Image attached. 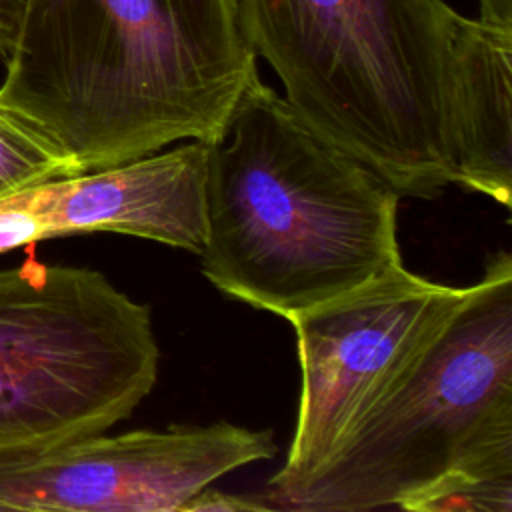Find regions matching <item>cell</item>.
<instances>
[{
	"instance_id": "cell-1",
	"label": "cell",
	"mask_w": 512,
	"mask_h": 512,
	"mask_svg": "<svg viewBox=\"0 0 512 512\" xmlns=\"http://www.w3.org/2000/svg\"><path fill=\"white\" fill-rule=\"evenodd\" d=\"M0 106L78 174L210 140L258 76L238 0H28Z\"/></svg>"
},
{
	"instance_id": "cell-2",
	"label": "cell",
	"mask_w": 512,
	"mask_h": 512,
	"mask_svg": "<svg viewBox=\"0 0 512 512\" xmlns=\"http://www.w3.org/2000/svg\"><path fill=\"white\" fill-rule=\"evenodd\" d=\"M202 274L288 322L404 266L400 194L258 76L204 142Z\"/></svg>"
},
{
	"instance_id": "cell-3",
	"label": "cell",
	"mask_w": 512,
	"mask_h": 512,
	"mask_svg": "<svg viewBox=\"0 0 512 512\" xmlns=\"http://www.w3.org/2000/svg\"><path fill=\"white\" fill-rule=\"evenodd\" d=\"M256 56L322 138L400 196L458 182L456 46L464 16L442 0H240Z\"/></svg>"
},
{
	"instance_id": "cell-4",
	"label": "cell",
	"mask_w": 512,
	"mask_h": 512,
	"mask_svg": "<svg viewBox=\"0 0 512 512\" xmlns=\"http://www.w3.org/2000/svg\"><path fill=\"white\" fill-rule=\"evenodd\" d=\"M512 466V260L484 276L344 432L272 500L300 512L400 508L444 476Z\"/></svg>"
},
{
	"instance_id": "cell-5",
	"label": "cell",
	"mask_w": 512,
	"mask_h": 512,
	"mask_svg": "<svg viewBox=\"0 0 512 512\" xmlns=\"http://www.w3.org/2000/svg\"><path fill=\"white\" fill-rule=\"evenodd\" d=\"M150 308L102 272L28 258L0 268V456L102 434L150 394Z\"/></svg>"
},
{
	"instance_id": "cell-6",
	"label": "cell",
	"mask_w": 512,
	"mask_h": 512,
	"mask_svg": "<svg viewBox=\"0 0 512 512\" xmlns=\"http://www.w3.org/2000/svg\"><path fill=\"white\" fill-rule=\"evenodd\" d=\"M466 294L468 286L438 284L400 266L290 320L300 402L286 460L270 478V506L322 464Z\"/></svg>"
},
{
	"instance_id": "cell-7",
	"label": "cell",
	"mask_w": 512,
	"mask_h": 512,
	"mask_svg": "<svg viewBox=\"0 0 512 512\" xmlns=\"http://www.w3.org/2000/svg\"><path fill=\"white\" fill-rule=\"evenodd\" d=\"M274 454L270 430L228 422L92 434L0 456V510L176 512L220 476Z\"/></svg>"
},
{
	"instance_id": "cell-8",
	"label": "cell",
	"mask_w": 512,
	"mask_h": 512,
	"mask_svg": "<svg viewBox=\"0 0 512 512\" xmlns=\"http://www.w3.org/2000/svg\"><path fill=\"white\" fill-rule=\"evenodd\" d=\"M206 146L200 140L108 168L48 180L56 238L122 232L200 254Z\"/></svg>"
},
{
	"instance_id": "cell-9",
	"label": "cell",
	"mask_w": 512,
	"mask_h": 512,
	"mask_svg": "<svg viewBox=\"0 0 512 512\" xmlns=\"http://www.w3.org/2000/svg\"><path fill=\"white\" fill-rule=\"evenodd\" d=\"M458 182L510 208L512 32L464 18L454 70Z\"/></svg>"
},
{
	"instance_id": "cell-10",
	"label": "cell",
	"mask_w": 512,
	"mask_h": 512,
	"mask_svg": "<svg viewBox=\"0 0 512 512\" xmlns=\"http://www.w3.org/2000/svg\"><path fill=\"white\" fill-rule=\"evenodd\" d=\"M74 166L26 120L0 106V198L44 180L74 176Z\"/></svg>"
},
{
	"instance_id": "cell-11",
	"label": "cell",
	"mask_w": 512,
	"mask_h": 512,
	"mask_svg": "<svg viewBox=\"0 0 512 512\" xmlns=\"http://www.w3.org/2000/svg\"><path fill=\"white\" fill-rule=\"evenodd\" d=\"M400 508L414 512H512V466L452 472Z\"/></svg>"
},
{
	"instance_id": "cell-12",
	"label": "cell",
	"mask_w": 512,
	"mask_h": 512,
	"mask_svg": "<svg viewBox=\"0 0 512 512\" xmlns=\"http://www.w3.org/2000/svg\"><path fill=\"white\" fill-rule=\"evenodd\" d=\"M270 502L252 498V496H236L224 494L220 490H212L206 486L196 496H192L182 512H240V510H270Z\"/></svg>"
},
{
	"instance_id": "cell-13",
	"label": "cell",
	"mask_w": 512,
	"mask_h": 512,
	"mask_svg": "<svg viewBox=\"0 0 512 512\" xmlns=\"http://www.w3.org/2000/svg\"><path fill=\"white\" fill-rule=\"evenodd\" d=\"M480 16L478 22L512 32V0H478Z\"/></svg>"
},
{
	"instance_id": "cell-14",
	"label": "cell",
	"mask_w": 512,
	"mask_h": 512,
	"mask_svg": "<svg viewBox=\"0 0 512 512\" xmlns=\"http://www.w3.org/2000/svg\"><path fill=\"white\" fill-rule=\"evenodd\" d=\"M26 6H28V0H0V28L6 30L10 38L14 36Z\"/></svg>"
},
{
	"instance_id": "cell-15",
	"label": "cell",
	"mask_w": 512,
	"mask_h": 512,
	"mask_svg": "<svg viewBox=\"0 0 512 512\" xmlns=\"http://www.w3.org/2000/svg\"><path fill=\"white\" fill-rule=\"evenodd\" d=\"M10 44H12V38H10V34H8L6 30H2V28H0V58H4V56L8 54V50H10Z\"/></svg>"
}]
</instances>
